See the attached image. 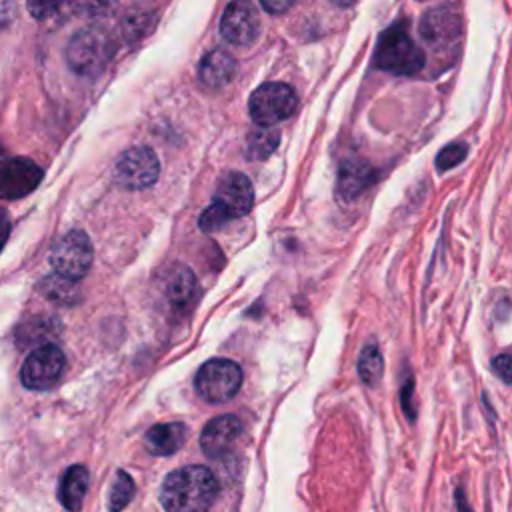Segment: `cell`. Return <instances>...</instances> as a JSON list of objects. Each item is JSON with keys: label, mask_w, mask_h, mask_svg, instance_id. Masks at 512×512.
<instances>
[{"label": "cell", "mask_w": 512, "mask_h": 512, "mask_svg": "<svg viewBox=\"0 0 512 512\" xmlns=\"http://www.w3.org/2000/svg\"><path fill=\"white\" fill-rule=\"evenodd\" d=\"M216 496L218 480L200 464L170 472L160 488V502L166 512H206Z\"/></svg>", "instance_id": "obj_1"}, {"label": "cell", "mask_w": 512, "mask_h": 512, "mask_svg": "<svg viewBox=\"0 0 512 512\" xmlns=\"http://www.w3.org/2000/svg\"><path fill=\"white\" fill-rule=\"evenodd\" d=\"M254 204V188L248 176L242 172H228L220 178L214 198L208 208L200 214V230L216 232L224 228L230 220L242 218L250 212Z\"/></svg>", "instance_id": "obj_2"}, {"label": "cell", "mask_w": 512, "mask_h": 512, "mask_svg": "<svg viewBox=\"0 0 512 512\" xmlns=\"http://www.w3.org/2000/svg\"><path fill=\"white\" fill-rule=\"evenodd\" d=\"M374 64L396 76H412L424 66V52L412 40L404 24H394L380 34Z\"/></svg>", "instance_id": "obj_3"}, {"label": "cell", "mask_w": 512, "mask_h": 512, "mask_svg": "<svg viewBox=\"0 0 512 512\" xmlns=\"http://www.w3.org/2000/svg\"><path fill=\"white\" fill-rule=\"evenodd\" d=\"M114 50V40L106 30L88 26L70 38L66 46V60L76 74L98 76L112 60Z\"/></svg>", "instance_id": "obj_4"}, {"label": "cell", "mask_w": 512, "mask_h": 512, "mask_svg": "<svg viewBox=\"0 0 512 512\" xmlns=\"http://www.w3.org/2000/svg\"><path fill=\"white\" fill-rule=\"evenodd\" d=\"M296 106L298 96L286 82H264L252 92L248 100L250 118L260 128H272L274 124L286 120L296 110Z\"/></svg>", "instance_id": "obj_5"}, {"label": "cell", "mask_w": 512, "mask_h": 512, "mask_svg": "<svg viewBox=\"0 0 512 512\" xmlns=\"http://www.w3.org/2000/svg\"><path fill=\"white\" fill-rule=\"evenodd\" d=\"M92 242L82 230H70L60 236L50 250V264L56 276L76 282L86 276L92 266Z\"/></svg>", "instance_id": "obj_6"}, {"label": "cell", "mask_w": 512, "mask_h": 512, "mask_svg": "<svg viewBox=\"0 0 512 512\" xmlns=\"http://www.w3.org/2000/svg\"><path fill=\"white\" fill-rule=\"evenodd\" d=\"M194 384L204 400L214 404L228 402L242 386V370L234 360L212 358L198 368Z\"/></svg>", "instance_id": "obj_7"}, {"label": "cell", "mask_w": 512, "mask_h": 512, "mask_svg": "<svg viewBox=\"0 0 512 512\" xmlns=\"http://www.w3.org/2000/svg\"><path fill=\"white\" fill-rule=\"evenodd\" d=\"M160 176V160L150 146H132L124 150L114 164V180L128 190H142Z\"/></svg>", "instance_id": "obj_8"}, {"label": "cell", "mask_w": 512, "mask_h": 512, "mask_svg": "<svg viewBox=\"0 0 512 512\" xmlns=\"http://www.w3.org/2000/svg\"><path fill=\"white\" fill-rule=\"evenodd\" d=\"M64 352L54 344H42L34 348L20 370V380L30 390H46L54 386L64 372Z\"/></svg>", "instance_id": "obj_9"}, {"label": "cell", "mask_w": 512, "mask_h": 512, "mask_svg": "<svg viewBox=\"0 0 512 512\" xmlns=\"http://www.w3.org/2000/svg\"><path fill=\"white\" fill-rule=\"evenodd\" d=\"M42 180V170L30 158L10 156L0 160V198L16 200L30 194Z\"/></svg>", "instance_id": "obj_10"}, {"label": "cell", "mask_w": 512, "mask_h": 512, "mask_svg": "<svg viewBox=\"0 0 512 512\" xmlns=\"http://www.w3.org/2000/svg\"><path fill=\"white\" fill-rule=\"evenodd\" d=\"M260 30V16L250 2H230L226 4L220 18V32L226 42L234 46H248L256 40Z\"/></svg>", "instance_id": "obj_11"}, {"label": "cell", "mask_w": 512, "mask_h": 512, "mask_svg": "<svg viewBox=\"0 0 512 512\" xmlns=\"http://www.w3.org/2000/svg\"><path fill=\"white\" fill-rule=\"evenodd\" d=\"M240 432H242V422L234 414H222L212 418L200 434L202 452L210 458L226 456L236 444V440L240 438Z\"/></svg>", "instance_id": "obj_12"}, {"label": "cell", "mask_w": 512, "mask_h": 512, "mask_svg": "<svg viewBox=\"0 0 512 512\" xmlns=\"http://www.w3.org/2000/svg\"><path fill=\"white\" fill-rule=\"evenodd\" d=\"M460 16L446 6L428 10L420 22L422 38L432 46H446L460 36Z\"/></svg>", "instance_id": "obj_13"}, {"label": "cell", "mask_w": 512, "mask_h": 512, "mask_svg": "<svg viewBox=\"0 0 512 512\" xmlns=\"http://www.w3.org/2000/svg\"><path fill=\"white\" fill-rule=\"evenodd\" d=\"M236 72V60L230 52L222 48H214L202 56L198 66L200 82L208 88H222L226 86Z\"/></svg>", "instance_id": "obj_14"}, {"label": "cell", "mask_w": 512, "mask_h": 512, "mask_svg": "<svg viewBox=\"0 0 512 512\" xmlns=\"http://www.w3.org/2000/svg\"><path fill=\"white\" fill-rule=\"evenodd\" d=\"M188 430L182 422H164L152 426L144 436V446L154 456H170L182 448Z\"/></svg>", "instance_id": "obj_15"}, {"label": "cell", "mask_w": 512, "mask_h": 512, "mask_svg": "<svg viewBox=\"0 0 512 512\" xmlns=\"http://www.w3.org/2000/svg\"><path fill=\"white\" fill-rule=\"evenodd\" d=\"M374 182V170L360 160H348L338 170V194L346 200L360 196Z\"/></svg>", "instance_id": "obj_16"}, {"label": "cell", "mask_w": 512, "mask_h": 512, "mask_svg": "<svg viewBox=\"0 0 512 512\" xmlns=\"http://www.w3.org/2000/svg\"><path fill=\"white\" fill-rule=\"evenodd\" d=\"M86 490H88V470L80 464L70 466L60 480V492H58L64 508L72 510V512L78 510L84 500Z\"/></svg>", "instance_id": "obj_17"}, {"label": "cell", "mask_w": 512, "mask_h": 512, "mask_svg": "<svg viewBox=\"0 0 512 512\" xmlns=\"http://www.w3.org/2000/svg\"><path fill=\"white\" fill-rule=\"evenodd\" d=\"M196 292V278L186 266H176L164 284V294L174 308H184L192 302Z\"/></svg>", "instance_id": "obj_18"}, {"label": "cell", "mask_w": 512, "mask_h": 512, "mask_svg": "<svg viewBox=\"0 0 512 512\" xmlns=\"http://www.w3.org/2000/svg\"><path fill=\"white\" fill-rule=\"evenodd\" d=\"M280 142V132L274 128H254L246 138V154L250 160H266Z\"/></svg>", "instance_id": "obj_19"}, {"label": "cell", "mask_w": 512, "mask_h": 512, "mask_svg": "<svg viewBox=\"0 0 512 512\" xmlns=\"http://www.w3.org/2000/svg\"><path fill=\"white\" fill-rule=\"evenodd\" d=\"M358 374L364 384L376 386L384 374V358L374 342L366 344L358 358Z\"/></svg>", "instance_id": "obj_20"}, {"label": "cell", "mask_w": 512, "mask_h": 512, "mask_svg": "<svg viewBox=\"0 0 512 512\" xmlns=\"http://www.w3.org/2000/svg\"><path fill=\"white\" fill-rule=\"evenodd\" d=\"M132 494H134V480L124 470H118L110 486V496H108L110 510L112 512L122 510L132 500Z\"/></svg>", "instance_id": "obj_21"}, {"label": "cell", "mask_w": 512, "mask_h": 512, "mask_svg": "<svg viewBox=\"0 0 512 512\" xmlns=\"http://www.w3.org/2000/svg\"><path fill=\"white\" fill-rule=\"evenodd\" d=\"M40 290L52 298V300H58V302H74L78 298V292L74 288V282L66 280V278H60V276H50L42 282Z\"/></svg>", "instance_id": "obj_22"}, {"label": "cell", "mask_w": 512, "mask_h": 512, "mask_svg": "<svg viewBox=\"0 0 512 512\" xmlns=\"http://www.w3.org/2000/svg\"><path fill=\"white\" fill-rule=\"evenodd\" d=\"M468 154V146L464 142H452L448 146H444L438 156H436V168L438 170H450L454 166H458Z\"/></svg>", "instance_id": "obj_23"}, {"label": "cell", "mask_w": 512, "mask_h": 512, "mask_svg": "<svg viewBox=\"0 0 512 512\" xmlns=\"http://www.w3.org/2000/svg\"><path fill=\"white\" fill-rule=\"evenodd\" d=\"M492 368L494 372L502 378V382H510V354L508 352H502L500 356H496L492 360Z\"/></svg>", "instance_id": "obj_24"}, {"label": "cell", "mask_w": 512, "mask_h": 512, "mask_svg": "<svg viewBox=\"0 0 512 512\" xmlns=\"http://www.w3.org/2000/svg\"><path fill=\"white\" fill-rule=\"evenodd\" d=\"M294 2L290 0H262L260 6L266 10V12H272V14H280V12H286L288 8H292Z\"/></svg>", "instance_id": "obj_25"}, {"label": "cell", "mask_w": 512, "mask_h": 512, "mask_svg": "<svg viewBox=\"0 0 512 512\" xmlns=\"http://www.w3.org/2000/svg\"><path fill=\"white\" fill-rule=\"evenodd\" d=\"M28 10H30L36 18H46V16H50L52 12H56L58 6H56V4H40V6L28 4Z\"/></svg>", "instance_id": "obj_26"}, {"label": "cell", "mask_w": 512, "mask_h": 512, "mask_svg": "<svg viewBox=\"0 0 512 512\" xmlns=\"http://www.w3.org/2000/svg\"><path fill=\"white\" fill-rule=\"evenodd\" d=\"M8 234H10V220H8V214L0 208V250L8 240Z\"/></svg>", "instance_id": "obj_27"}]
</instances>
